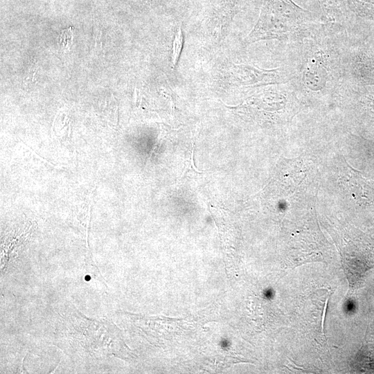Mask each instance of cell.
Returning a JSON list of instances; mask_svg holds the SVG:
<instances>
[{"mask_svg":"<svg viewBox=\"0 0 374 374\" xmlns=\"http://www.w3.org/2000/svg\"><path fill=\"white\" fill-rule=\"evenodd\" d=\"M344 77L357 87H374V51L366 45L342 51Z\"/></svg>","mask_w":374,"mask_h":374,"instance_id":"4","label":"cell"},{"mask_svg":"<svg viewBox=\"0 0 374 374\" xmlns=\"http://www.w3.org/2000/svg\"><path fill=\"white\" fill-rule=\"evenodd\" d=\"M334 28L323 25L302 44L300 64L293 72L294 87L309 95L335 91L343 84L344 70L342 51L332 37Z\"/></svg>","mask_w":374,"mask_h":374,"instance_id":"1","label":"cell"},{"mask_svg":"<svg viewBox=\"0 0 374 374\" xmlns=\"http://www.w3.org/2000/svg\"><path fill=\"white\" fill-rule=\"evenodd\" d=\"M184 34L181 27H178L174 36L172 46L171 62L172 68L175 69L179 61L183 46H184Z\"/></svg>","mask_w":374,"mask_h":374,"instance_id":"7","label":"cell"},{"mask_svg":"<svg viewBox=\"0 0 374 374\" xmlns=\"http://www.w3.org/2000/svg\"><path fill=\"white\" fill-rule=\"evenodd\" d=\"M314 31L311 13L292 0H264L259 18L244 42L278 39L301 43Z\"/></svg>","mask_w":374,"mask_h":374,"instance_id":"2","label":"cell"},{"mask_svg":"<svg viewBox=\"0 0 374 374\" xmlns=\"http://www.w3.org/2000/svg\"><path fill=\"white\" fill-rule=\"evenodd\" d=\"M293 79V73L278 67L262 69L245 63L233 64L229 69V82L240 87H256L287 83Z\"/></svg>","mask_w":374,"mask_h":374,"instance_id":"3","label":"cell"},{"mask_svg":"<svg viewBox=\"0 0 374 374\" xmlns=\"http://www.w3.org/2000/svg\"><path fill=\"white\" fill-rule=\"evenodd\" d=\"M349 8L359 17L374 21V0H346Z\"/></svg>","mask_w":374,"mask_h":374,"instance_id":"6","label":"cell"},{"mask_svg":"<svg viewBox=\"0 0 374 374\" xmlns=\"http://www.w3.org/2000/svg\"><path fill=\"white\" fill-rule=\"evenodd\" d=\"M357 92L358 107L366 119L374 125V91L363 88Z\"/></svg>","mask_w":374,"mask_h":374,"instance_id":"5","label":"cell"},{"mask_svg":"<svg viewBox=\"0 0 374 374\" xmlns=\"http://www.w3.org/2000/svg\"><path fill=\"white\" fill-rule=\"evenodd\" d=\"M89 276H87V278H85V279L89 280Z\"/></svg>","mask_w":374,"mask_h":374,"instance_id":"8","label":"cell"}]
</instances>
